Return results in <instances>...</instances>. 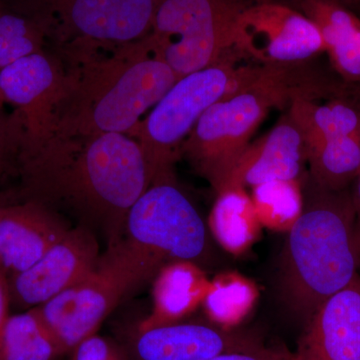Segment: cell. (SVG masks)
Listing matches in <instances>:
<instances>
[{"instance_id": "obj_1", "label": "cell", "mask_w": 360, "mask_h": 360, "mask_svg": "<svg viewBox=\"0 0 360 360\" xmlns=\"http://www.w3.org/2000/svg\"><path fill=\"white\" fill-rule=\"evenodd\" d=\"M13 168L21 200L101 231L108 246L122 239L127 213L150 186L139 141L112 132L32 136L21 125Z\"/></svg>"}, {"instance_id": "obj_2", "label": "cell", "mask_w": 360, "mask_h": 360, "mask_svg": "<svg viewBox=\"0 0 360 360\" xmlns=\"http://www.w3.org/2000/svg\"><path fill=\"white\" fill-rule=\"evenodd\" d=\"M146 37L65 66L51 130L132 137L144 113L179 80Z\"/></svg>"}, {"instance_id": "obj_3", "label": "cell", "mask_w": 360, "mask_h": 360, "mask_svg": "<svg viewBox=\"0 0 360 360\" xmlns=\"http://www.w3.org/2000/svg\"><path fill=\"white\" fill-rule=\"evenodd\" d=\"M302 184V212L284 250L283 290L290 309L307 322L324 300L354 281L360 262L352 187L331 191L307 172Z\"/></svg>"}, {"instance_id": "obj_4", "label": "cell", "mask_w": 360, "mask_h": 360, "mask_svg": "<svg viewBox=\"0 0 360 360\" xmlns=\"http://www.w3.org/2000/svg\"><path fill=\"white\" fill-rule=\"evenodd\" d=\"M311 82L309 65H266L251 86L217 101L201 115L182 143L180 158L219 194L270 110L288 108Z\"/></svg>"}, {"instance_id": "obj_5", "label": "cell", "mask_w": 360, "mask_h": 360, "mask_svg": "<svg viewBox=\"0 0 360 360\" xmlns=\"http://www.w3.org/2000/svg\"><path fill=\"white\" fill-rule=\"evenodd\" d=\"M264 66L233 49L219 63L179 78L170 87L132 135L142 149L150 186L175 179L174 165L182 143L201 115L217 101L251 86Z\"/></svg>"}, {"instance_id": "obj_6", "label": "cell", "mask_w": 360, "mask_h": 360, "mask_svg": "<svg viewBox=\"0 0 360 360\" xmlns=\"http://www.w3.org/2000/svg\"><path fill=\"white\" fill-rule=\"evenodd\" d=\"M35 21L65 66L148 37L158 0H4Z\"/></svg>"}, {"instance_id": "obj_7", "label": "cell", "mask_w": 360, "mask_h": 360, "mask_svg": "<svg viewBox=\"0 0 360 360\" xmlns=\"http://www.w3.org/2000/svg\"><path fill=\"white\" fill-rule=\"evenodd\" d=\"M120 243L150 278L172 262L198 264L208 251L205 221L175 179L155 182L135 201Z\"/></svg>"}, {"instance_id": "obj_8", "label": "cell", "mask_w": 360, "mask_h": 360, "mask_svg": "<svg viewBox=\"0 0 360 360\" xmlns=\"http://www.w3.org/2000/svg\"><path fill=\"white\" fill-rule=\"evenodd\" d=\"M257 0H158L146 37L179 78L215 65L234 46L236 25Z\"/></svg>"}, {"instance_id": "obj_9", "label": "cell", "mask_w": 360, "mask_h": 360, "mask_svg": "<svg viewBox=\"0 0 360 360\" xmlns=\"http://www.w3.org/2000/svg\"><path fill=\"white\" fill-rule=\"evenodd\" d=\"M148 279L141 264L117 243L108 246L84 278L37 309L66 354L96 335L123 296Z\"/></svg>"}, {"instance_id": "obj_10", "label": "cell", "mask_w": 360, "mask_h": 360, "mask_svg": "<svg viewBox=\"0 0 360 360\" xmlns=\"http://www.w3.org/2000/svg\"><path fill=\"white\" fill-rule=\"evenodd\" d=\"M233 47L253 63L271 66L302 65L326 51L309 18L276 1H257L243 11Z\"/></svg>"}, {"instance_id": "obj_11", "label": "cell", "mask_w": 360, "mask_h": 360, "mask_svg": "<svg viewBox=\"0 0 360 360\" xmlns=\"http://www.w3.org/2000/svg\"><path fill=\"white\" fill-rule=\"evenodd\" d=\"M101 257L96 232L84 225L70 229L37 264L8 279L11 307H41L84 278Z\"/></svg>"}, {"instance_id": "obj_12", "label": "cell", "mask_w": 360, "mask_h": 360, "mask_svg": "<svg viewBox=\"0 0 360 360\" xmlns=\"http://www.w3.org/2000/svg\"><path fill=\"white\" fill-rule=\"evenodd\" d=\"M65 80L63 61L45 51L23 56L0 70V96L18 108L25 134L39 136L51 129Z\"/></svg>"}, {"instance_id": "obj_13", "label": "cell", "mask_w": 360, "mask_h": 360, "mask_svg": "<svg viewBox=\"0 0 360 360\" xmlns=\"http://www.w3.org/2000/svg\"><path fill=\"white\" fill-rule=\"evenodd\" d=\"M291 360H360V271L321 303Z\"/></svg>"}, {"instance_id": "obj_14", "label": "cell", "mask_w": 360, "mask_h": 360, "mask_svg": "<svg viewBox=\"0 0 360 360\" xmlns=\"http://www.w3.org/2000/svg\"><path fill=\"white\" fill-rule=\"evenodd\" d=\"M68 231L63 217L39 203H0V269L8 279L25 271Z\"/></svg>"}, {"instance_id": "obj_15", "label": "cell", "mask_w": 360, "mask_h": 360, "mask_svg": "<svg viewBox=\"0 0 360 360\" xmlns=\"http://www.w3.org/2000/svg\"><path fill=\"white\" fill-rule=\"evenodd\" d=\"M305 165L304 136L286 111L266 134L250 143L219 193L269 182L298 181Z\"/></svg>"}, {"instance_id": "obj_16", "label": "cell", "mask_w": 360, "mask_h": 360, "mask_svg": "<svg viewBox=\"0 0 360 360\" xmlns=\"http://www.w3.org/2000/svg\"><path fill=\"white\" fill-rule=\"evenodd\" d=\"M250 336L200 322H175L139 329L130 348V360H205L259 347Z\"/></svg>"}, {"instance_id": "obj_17", "label": "cell", "mask_w": 360, "mask_h": 360, "mask_svg": "<svg viewBox=\"0 0 360 360\" xmlns=\"http://www.w3.org/2000/svg\"><path fill=\"white\" fill-rule=\"evenodd\" d=\"M288 112L304 136L307 151L340 136H360V84L328 98L295 97Z\"/></svg>"}, {"instance_id": "obj_18", "label": "cell", "mask_w": 360, "mask_h": 360, "mask_svg": "<svg viewBox=\"0 0 360 360\" xmlns=\"http://www.w3.org/2000/svg\"><path fill=\"white\" fill-rule=\"evenodd\" d=\"M210 286L198 264L179 262L165 265L155 276L151 314L139 329L179 322L203 302Z\"/></svg>"}, {"instance_id": "obj_19", "label": "cell", "mask_w": 360, "mask_h": 360, "mask_svg": "<svg viewBox=\"0 0 360 360\" xmlns=\"http://www.w3.org/2000/svg\"><path fill=\"white\" fill-rule=\"evenodd\" d=\"M63 354L37 307L9 315L0 338V360H56Z\"/></svg>"}, {"instance_id": "obj_20", "label": "cell", "mask_w": 360, "mask_h": 360, "mask_svg": "<svg viewBox=\"0 0 360 360\" xmlns=\"http://www.w3.org/2000/svg\"><path fill=\"white\" fill-rule=\"evenodd\" d=\"M307 174L331 191L352 187L360 172V136H340L307 151Z\"/></svg>"}, {"instance_id": "obj_21", "label": "cell", "mask_w": 360, "mask_h": 360, "mask_svg": "<svg viewBox=\"0 0 360 360\" xmlns=\"http://www.w3.org/2000/svg\"><path fill=\"white\" fill-rule=\"evenodd\" d=\"M217 195L210 215V229L225 250L240 252L257 236V210L243 189H229Z\"/></svg>"}, {"instance_id": "obj_22", "label": "cell", "mask_w": 360, "mask_h": 360, "mask_svg": "<svg viewBox=\"0 0 360 360\" xmlns=\"http://www.w3.org/2000/svg\"><path fill=\"white\" fill-rule=\"evenodd\" d=\"M44 32L32 18L0 0V70L23 56L44 51Z\"/></svg>"}, {"instance_id": "obj_23", "label": "cell", "mask_w": 360, "mask_h": 360, "mask_svg": "<svg viewBox=\"0 0 360 360\" xmlns=\"http://www.w3.org/2000/svg\"><path fill=\"white\" fill-rule=\"evenodd\" d=\"M298 181H274L253 187L258 219L277 229H290L302 210Z\"/></svg>"}, {"instance_id": "obj_24", "label": "cell", "mask_w": 360, "mask_h": 360, "mask_svg": "<svg viewBox=\"0 0 360 360\" xmlns=\"http://www.w3.org/2000/svg\"><path fill=\"white\" fill-rule=\"evenodd\" d=\"M255 288L243 278H222L210 283L205 304L208 316L222 326L240 321L252 307Z\"/></svg>"}, {"instance_id": "obj_25", "label": "cell", "mask_w": 360, "mask_h": 360, "mask_svg": "<svg viewBox=\"0 0 360 360\" xmlns=\"http://www.w3.org/2000/svg\"><path fill=\"white\" fill-rule=\"evenodd\" d=\"M331 65L343 82L360 84V26L328 51Z\"/></svg>"}, {"instance_id": "obj_26", "label": "cell", "mask_w": 360, "mask_h": 360, "mask_svg": "<svg viewBox=\"0 0 360 360\" xmlns=\"http://www.w3.org/2000/svg\"><path fill=\"white\" fill-rule=\"evenodd\" d=\"M71 352V360H130L115 342L97 333L82 340Z\"/></svg>"}, {"instance_id": "obj_27", "label": "cell", "mask_w": 360, "mask_h": 360, "mask_svg": "<svg viewBox=\"0 0 360 360\" xmlns=\"http://www.w3.org/2000/svg\"><path fill=\"white\" fill-rule=\"evenodd\" d=\"M205 360H291V354L283 350L259 345L250 349L236 350L215 355Z\"/></svg>"}, {"instance_id": "obj_28", "label": "cell", "mask_w": 360, "mask_h": 360, "mask_svg": "<svg viewBox=\"0 0 360 360\" xmlns=\"http://www.w3.org/2000/svg\"><path fill=\"white\" fill-rule=\"evenodd\" d=\"M20 129L21 122L16 112L11 118L0 117V153L8 156L11 161H13Z\"/></svg>"}, {"instance_id": "obj_29", "label": "cell", "mask_w": 360, "mask_h": 360, "mask_svg": "<svg viewBox=\"0 0 360 360\" xmlns=\"http://www.w3.org/2000/svg\"><path fill=\"white\" fill-rule=\"evenodd\" d=\"M11 302L9 293L8 278L0 269V338L6 326L7 319L11 315Z\"/></svg>"}, {"instance_id": "obj_30", "label": "cell", "mask_w": 360, "mask_h": 360, "mask_svg": "<svg viewBox=\"0 0 360 360\" xmlns=\"http://www.w3.org/2000/svg\"><path fill=\"white\" fill-rule=\"evenodd\" d=\"M352 200L355 210V245L360 262V172L352 186Z\"/></svg>"}, {"instance_id": "obj_31", "label": "cell", "mask_w": 360, "mask_h": 360, "mask_svg": "<svg viewBox=\"0 0 360 360\" xmlns=\"http://www.w3.org/2000/svg\"><path fill=\"white\" fill-rule=\"evenodd\" d=\"M11 168H13V161H11V158L0 153V180Z\"/></svg>"}, {"instance_id": "obj_32", "label": "cell", "mask_w": 360, "mask_h": 360, "mask_svg": "<svg viewBox=\"0 0 360 360\" xmlns=\"http://www.w3.org/2000/svg\"><path fill=\"white\" fill-rule=\"evenodd\" d=\"M259 1H276L281 2L283 0H259ZM333 1L338 2V4L345 7H360V0H333Z\"/></svg>"}, {"instance_id": "obj_33", "label": "cell", "mask_w": 360, "mask_h": 360, "mask_svg": "<svg viewBox=\"0 0 360 360\" xmlns=\"http://www.w3.org/2000/svg\"><path fill=\"white\" fill-rule=\"evenodd\" d=\"M4 103V99H2L1 96H0V108H1L2 104Z\"/></svg>"}, {"instance_id": "obj_34", "label": "cell", "mask_w": 360, "mask_h": 360, "mask_svg": "<svg viewBox=\"0 0 360 360\" xmlns=\"http://www.w3.org/2000/svg\"><path fill=\"white\" fill-rule=\"evenodd\" d=\"M257 1H258V0H257Z\"/></svg>"}, {"instance_id": "obj_35", "label": "cell", "mask_w": 360, "mask_h": 360, "mask_svg": "<svg viewBox=\"0 0 360 360\" xmlns=\"http://www.w3.org/2000/svg\"><path fill=\"white\" fill-rule=\"evenodd\" d=\"M0 203H1V202H0Z\"/></svg>"}]
</instances>
